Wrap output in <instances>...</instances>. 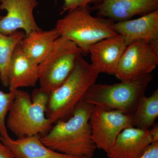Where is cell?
Wrapping results in <instances>:
<instances>
[{"mask_svg": "<svg viewBox=\"0 0 158 158\" xmlns=\"http://www.w3.org/2000/svg\"><path fill=\"white\" fill-rule=\"evenodd\" d=\"M94 106L82 100L67 119L53 125L44 135L43 143L51 149L66 155L92 158L97 149L91 138L90 114Z\"/></svg>", "mask_w": 158, "mask_h": 158, "instance_id": "obj_1", "label": "cell"}, {"mask_svg": "<svg viewBox=\"0 0 158 158\" xmlns=\"http://www.w3.org/2000/svg\"><path fill=\"white\" fill-rule=\"evenodd\" d=\"M49 95L39 88L31 95L24 90H15L6 117L7 130L17 138L45 135L53 125L46 115Z\"/></svg>", "mask_w": 158, "mask_h": 158, "instance_id": "obj_2", "label": "cell"}, {"mask_svg": "<svg viewBox=\"0 0 158 158\" xmlns=\"http://www.w3.org/2000/svg\"><path fill=\"white\" fill-rule=\"evenodd\" d=\"M99 74L82 56L79 57L67 78L49 95L46 115L53 124L72 115Z\"/></svg>", "mask_w": 158, "mask_h": 158, "instance_id": "obj_3", "label": "cell"}, {"mask_svg": "<svg viewBox=\"0 0 158 158\" xmlns=\"http://www.w3.org/2000/svg\"><path fill=\"white\" fill-rule=\"evenodd\" d=\"M90 6H81L68 11L57 21L56 28L60 36L74 43L83 53H88L92 44L117 35L113 28L114 22L93 16Z\"/></svg>", "mask_w": 158, "mask_h": 158, "instance_id": "obj_4", "label": "cell"}, {"mask_svg": "<svg viewBox=\"0 0 158 158\" xmlns=\"http://www.w3.org/2000/svg\"><path fill=\"white\" fill-rule=\"evenodd\" d=\"M152 78L149 74L134 81L113 85L95 83L88 89L83 100L94 106L132 115Z\"/></svg>", "mask_w": 158, "mask_h": 158, "instance_id": "obj_5", "label": "cell"}, {"mask_svg": "<svg viewBox=\"0 0 158 158\" xmlns=\"http://www.w3.org/2000/svg\"><path fill=\"white\" fill-rule=\"evenodd\" d=\"M81 50L74 43L60 36L48 56L38 65L40 89L50 94L62 85L69 75Z\"/></svg>", "mask_w": 158, "mask_h": 158, "instance_id": "obj_6", "label": "cell"}, {"mask_svg": "<svg viewBox=\"0 0 158 158\" xmlns=\"http://www.w3.org/2000/svg\"><path fill=\"white\" fill-rule=\"evenodd\" d=\"M91 138L96 148L108 152L117 136L127 128L133 126L132 117L117 110L94 106L90 117Z\"/></svg>", "mask_w": 158, "mask_h": 158, "instance_id": "obj_7", "label": "cell"}, {"mask_svg": "<svg viewBox=\"0 0 158 158\" xmlns=\"http://www.w3.org/2000/svg\"><path fill=\"white\" fill-rule=\"evenodd\" d=\"M158 65V48L136 41L127 47L114 75L121 81H130L151 74Z\"/></svg>", "mask_w": 158, "mask_h": 158, "instance_id": "obj_8", "label": "cell"}, {"mask_svg": "<svg viewBox=\"0 0 158 158\" xmlns=\"http://www.w3.org/2000/svg\"><path fill=\"white\" fill-rule=\"evenodd\" d=\"M38 5L37 0H1L0 10H6L7 14L0 16V32L9 35L23 30L27 35L41 30L34 15Z\"/></svg>", "mask_w": 158, "mask_h": 158, "instance_id": "obj_9", "label": "cell"}, {"mask_svg": "<svg viewBox=\"0 0 158 158\" xmlns=\"http://www.w3.org/2000/svg\"><path fill=\"white\" fill-rule=\"evenodd\" d=\"M91 9L99 17L118 22L158 10V0H101Z\"/></svg>", "mask_w": 158, "mask_h": 158, "instance_id": "obj_10", "label": "cell"}, {"mask_svg": "<svg viewBox=\"0 0 158 158\" xmlns=\"http://www.w3.org/2000/svg\"><path fill=\"white\" fill-rule=\"evenodd\" d=\"M113 28L122 36L127 46L140 41L158 48V10L136 19L114 22Z\"/></svg>", "mask_w": 158, "mask_h": 158, "instance_id": "obj_11", "label": "cell"}, {"mask_svg": "<svg viewBox=\"0 0 158 158\" xmlns=\"http://www.w3.org/2000/svg\"><path fill=\"white\" fill-rule=\"evenodd\" d=\"M127 47L123 37L118 34L102 40L88 48L90 64L99 73L114 75Z\"/></svg>", "mask_w": 158, "mask_h": 158, "instance_id": "obj_12", "label": "cell"}, {"mask_svg": "<svg viewBox=\"0 0 158 158\" xmlns=\"http://www.w3.org/2000/svg\"><path fill=\"white\" fill-rule=\"evenodd\" d=\"M153 143L149 130L131 127L119 134L106 153L108 158H139Z\"/></svg>", "mask_w": 158, "mask_h": 158, "instance_id": "obj_13", "label": "cell"}, {"mask_svg": "<svg viewBox=\"0 0 158 158\" xmlns=\"http://www.w3.org/2000/svg\"><path fill=\"white\" fill-rule=\"evenodd\" d=\"M39 80L38 65L23 52L19 44L15 50L8 70L9 91L20 88L34 87Z\"/></svg>", "mask_w": 158, "mask_h": 158, "instance_id": "obj_14", "label": "cell"}, {"mask_svg": "<svg viewBox=\"0 0 158 158\" xmlns=\"http://www.w3.org/2000/svg\"><path fill=\"white\" fill-rule=\"evenodd\" d=\"M0 141L7 146L15 158H81L55 151L44 145L39 135L14 139L0 136Z\"/></svg>", "mask_w": 158, "mask_h": 158, "instance_id": "obj_15", "label": "cell"}, {"mask_svg": "<svg viewBox=\"0 0 158 158\" xmlns=\"http://www.w3.org/2000/svg\"><path fill=\"white\" fill-rule=\"evenodd\" d=\"M60 36L56 28L48 31L41 29L26 35L19 45L23 52L39 65L48 56L54 43Z\"/></svg>", "mask_w": 158, "mask_h": 158, "instance_id": "obj_16", "label": "cell"}, {"mask_svg": "<svg viewBox=\"0 0 158 158\" xmlns=\"http://www.w3.org/2000/svg\"><path fill=\"white\" fill-rule=\"evenodd\" d=\"M158 116V89L149 97H141L135 112L132 114L133 126L148 130L154 124Z\"/></svg>", "mask_w": 158, "mask_h": 158, "instance_id": "obj_17", "label": "cell"}, {"mask_svg": "<svg viewBox=\"0 0 158 158\" xmlns=\"http://www.w3.org/2000/svg\"><path fill=\"white\" fill-rule=\"evenodd\" d=\"M25 36V32L22 31L9 35L0 32V81L4 87H8V70L12 55Z\"/></svg>", "mask_w": 158, "mask_h": 158, "instance_id": "obj_18", "label": "cell"}, {"mask_svg": "<svg viewBox=\"0 0 158 158\" xmlns=\"http://www.w3.org/2000/svg\"><path fill=\"white\" fill-rule=\"evenodd\" d=\"M15 91L5 93L0 90V136L4 138L9 137L6 126V118L14 100Z\"/></svg>", "mask_w": 158, "mask_h": 158, "instance_id": "obj_19", "label": "cell"}, {"mask_svg": "<svg viewBox=\"0 0 158 158\" xmlns=\"http://www.w3.org/2000/svg\"><path fill=\"white\" fill-rule=\"evenodd\" d=\"M139 158H158V142L151 144Z\"/></svg>", "mask_w": 158, "mask_h": 158, "instance_id": "obj_20", "label": "cell"}, {"mask_svg": "<svg viewBox=\"0 0 158 158\" xmlns=\"http://www.w3.org/2000/svg\"><path fill=\"white\" fill-rule=\"evenodd\" d=\"M79 7H80L79 0H64L60 14H63L66 11H72Z\"/></svg>", "mask_w": 158, "mask_h": 158, "instance_id": "obj_21", "label": "cell"}, {"mask_svg": "<svg viewBox=\"0 0 158 158\" xmlns=\"http://www.w3.org/2000/svg\"><path fill=\"white\" fill-rule=\"evenodd\" d=\"M15 157L10 150L0 141V158Z\"/></svg>", "mask_w": 158, "mask_h": 158, "instance_id": "obj_22", "label": "cell"}, {"mask_svg": "<svg viewBox=\"0 0 158 158\" xmlns=\"http://www.w3.org/2000/svg\"><path fill=\"white\" fill-rule=\"evenodd\" d=\"M149 130L154 143L158 142V126L157 123L154 124Z\"/></svg>", "mask_w": 158, "mask_h": 158, "instance_id": "obj_23", "label": "cell"}, {"mask_svg": "<svg viewBox=\"0 0 158 158\" xmlns=\"http://www.w3.org/2000/svg\"><path fill=\"white\" fill-rule=\"evenodd\" d=\"M80 6H90V4L94 3V4L99 2L101 0H79Z\"/></svg>", "mask_w": 158, "mask_h": 158, "instance_id": "obj_24", "label": "cell"}, {"mask_svg": "<svg viewBox=\"0 0 158 158\" xmlns=\"http://www.w3.org/2000/svg\"><path fill=\"white\" fill-rule=\"evenodd\" d=\"M59 1V0H55V1H56V2H57L58 1Z\"/></svg>", "mask_w": 158, "mask_h": 158, "instance_id": "obj_25", "label": "cell"}, {"mask_svg": "<svg viewBox=\"0 0 158 158\" xmlns=\"http://www.w3.org/2000/svg\"><path fill=\"white\" fill-rule=\"evenodd\" d=\"M1 0H0V2H1Z\"/></svg>", "mask_w": 158, "mask_h": 158, "instance_id": "obj_26", "label": "cell"}, {"mask_svg": "<svg viewBox=\"0 0 158 158\" xmlns=\"http://www.w3.org/2000/svg\"><path fill=\"white\" fill-rule=\"evenodd\" d=\"M15 158V157H14V158Z\"/></svg>", "mask_w": 158, "mask_h": 158, "instance_id": "obj_27", "label": "cell"}]
</instances>
